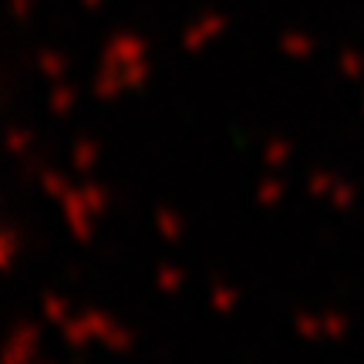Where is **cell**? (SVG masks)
Segmentation results:
<instances>
[{
	"instance_id": "9c48e42d",
	"label": "cell",
	"mask_w": 364,
	"mask_h": 364,
	"mask_svg": "<svg viewBox=\"0 0 364 364\" xmlns=\"http://www.w3.org/2000/svg\"><path fill=\"white\" fill-rule=\"evenodd\" d=\"M81 193H85V203H88V209L95 213V220L105 216V209H108V193H105L102 186H85Z\"/></svg>"
},
{
	"instance_id": "ffe728a7",
	"label": "cell",
	"mask_w": 364,
	"mask_h": 364,
	"mask_svg": "<svg viewBox=\"0 0 364 364\" xmlns=\"http://www.w3.org/2000/svg\"><path fill=\"white\" fill-rule=\"evenodd\" d=\"M38 364H51V361H38Z\"/></svg>"
},
{
	"instance_id": "2e32d148",
	"label": "cell",
	"mask_w": 364,
	"mask_h": 364,
	"mask_svg": "<svg viewBox=\"0 0 364 364\" xmlns=\"http://www.w3.org/2000/svg\"><path fill=\"white\" fill-rule=\"evenodd\" d=\"M331 196H334V206H338V209H348L354 203V196H358V193H354V186H348V182H338Z\"/></svg>"
},
{
	"instance_id": "d6986e66",
	"label": "cell",
	"mask_w": 364,
	"mask_h": 364,
	"mask_svg": "<svg viewBox=\"0 0 364 364\" xmlns=\"http://www.w3.org/2000/svg\"><path fill=\"white\" fill-rule=\"evenodd\" d=\"M71 102H75V91H58V95L51 98V105H54V112H58V115H65L68 108H71Z\"/></svg>"
},
{
	"instance_id": "7a4b0ae2",
	"label": "cell",
	"mask_w": 364,
	"mask_h": 364,
	"mask_svg": "<svg viewBox=\"0 0 364 364\" xmlns=\"http://www.w3.org/2000/svg\"><path fill=\"white\" fill-rule=\"evenodd\" d=\"M38 348H41L38 327H34V324H21L17 331H14V338L7 341V354H4V361L34 364V358H38Z\"/></svg>"
},
{
	"instance_id": "5b68a950",
	"label": "cell",
	"mask_w": 364,
	"mask_h": 364,
	"mask_svg": "<svg viewBox=\"0 0 364 364\" xmlns=\"http://www.w3.org/2000/svg\"><path fill=\"white\" fill-rule=\"evenodd\" d=\"M297 334L307 341L324 338V317H311V314H297Z\"/></svg>"
},
{
	"instance_id": "8992f818",
	"label": "cell",
	"mask_w": 364,
	"mask_h": 364,
	"mask_svg": "<svg viewBox=\"0 0 364 364\" xmlns=\"http://www.w3.org/2000/svg\"><path fill=\"white\" fill-rule=\"evenodd\" d=\"M159 230H162V236H166L169 243H176L182 236V220L172 209H159Z\"/></svg>"
},
{
	"instance_id": "8fae6325",
	"label": "cell",
	"mask_w": 364,
	"mask_h": 364,
	"mask_svg": "<svg viewBox=\"0 0 364 364\" xmlns=\"http://www.w3.org/2000/svg\"><path fill=\"white\" fill-rule=\"evenodd\" d=\"M290 152H294V145L287 142V139H273V142L267 145V166H270V169H277V166H284Z\"/></svg>"
},
{
	"instance_id": "30bf717a",
	"label": "cell",
	"mask_w": 364,
	"mask_h": 364,
	"mask_svg": "<svg viewBox=\"0 0 364 364\" xmlns=\"http://www.w3.org/2000/svg\"><path fill=\"white\" fill-rule=\"evenodd\" d=\"M41 186H44L48 196H54V199H65V196L71 193V186L65 182L61 172H41Z\"/></svg>"
},
{
	"instance_id": "5bb4252c",
	"label": "cell",
	"mask_w": 364,
	"mask_h": 364,
	"mask_svg": "<svg viewBox=\"0 0 364 364\" xmlns=\"http://www.w3.org/2000/svg\"><path fill=\"white\" fill-rule=\"evenodd\" d=\"M334 186H338V179H334L331 172H314L311 176V193L314 196H331Z\"/></svg>"
},
{
	"instance_id": "44dd1931",
	"label": "cell",
	"mask_w": 364,
	"mask_h": 364,
	"mask_svg": "<svg viewBox=\"0 0 364 364\" xmlns=\"http://www.w3.org/2000/svg\"><path fill=\"white\" fill-rule=\"evenodd\" d=\"M4 364H14V361H4Z\"/></svg>"
},
{
	"instance_id": "6da1fadb",
	"label": "cell",
	"mask_w": 364,
	"mask_h": 364,
	"mask_svg": "<svg viewBox=\"0 0 364 364\" xmlns=\"http://www.w3.org/2000/svg\"><path fill=\"white\" fill-rule=\"evenodd\" d=\"M61 206H65V216H68L71 233L78 236L81 243H88V240H91V220H95V213H91L88 203H85V193H81V189H71V193L61 199Z\"/></svg>"
},
{
	"instance_id": "ba28073f",
	"label": "cell",
	"mask_w": 364,
	"mask_h": 364,
	"mask_svg": "<svg viewBox=\"0 0 364 364\" xmlns=\"http://www.w3.org/2000/svg\"><path fill=\"white\" fill-rule=\"evenodd\" d=\"M348 327H351V321L344 317V314H324V338L331 341H341L344 334H348Z\"/></svg>"
},
{
	"instance_id": "4fadbf2b",
	"label": "cell",
	"mask_w": 364,
	"mask_h": 364,
	"mask_svg": "<svg viewBox=\"0 0 364 364\" xmlns=\"http://www.w3.org/2000/svg\"><path fill=\"white\" fill-rule=\"evenodd\" d=\"M159 287H162L166 294H176L182 287V270H176V267H159Z\"/></svg>"
},
{
	"instance_id": "ac0fdd59",
	"label": "cell",
	"mask_w": 364,
	"mask_h": 364,
	"mask_svg": "<svg viewBox=\"0 0 364 364\" xmlns=\"http://www.w3.org/2000/svg\"><path fill=\"white\" fill-rule=\"evenodd\" d=\"M31 145V132H11V139H7V149H11L14 156H24V149Z\"/></svg>"
},
{
	"instance_id": "52a82bcc",
	"label": "cell",
	"mask_w": 364,
	"mask_h": 364,
	"mask_svg": "<svg viewBox=\"0 0 364 364\" xmlns=\"http://www.w3.org/2000/svg\"><path fill=\"white\" fill-rule=\"evenodd\" d=\"M236 300H240V294H236L233 287H223V284L213 287V307H216L220 314H230V311H233Z\"/></svg>"
},
{
	"instance_id": "7c38bea8",
	"label": "cell",
	"mask_w": 364,
	"mask_h": 364,
	"mask_svg": "<svg viewBox=\"0 0 364 364\" xmlns=\"http://www.w3.org/2000/svg\"><path fill=\"white\" fill-rule=\"evenodd\" d=\"M44 314H48V321H54V324H65L68 321V304L61 297L48 294V300H44Z\"/></svg>"
},
{
	"instance_id": "277c9868",
	"label": "cell",
	"mask_w": 364,
	"mask_h": 364,
	"mask_svg": "<svg viewBox=\"0 0 364 364\" xmlns=\"http://www.w3.org/2000/svg\"><path fill=\"white\" fill-rule=\"evenodd\" d=\"M98 142H91V139H81L78 145H75V152H71V159H75V169L78 172H88L95 162H98Z\"/></svg>"
},
{
	"instance_id": "e0dca14e",
	"label": "cell",
	"mask_w": 364,
	"mask_h": 364,
	"mask_svg": "<svg viewBox=\"0 0 364 364\" xmlns=\"http://www.w3.org/2000/svg\"><path fill=\"white\" fill-rule=\"evenodd\" d=\"M17 247H21L17 233H14V230H7V233H4V267H7V270L14 267V253H17Z\"/></svg>"
},
{
	"instance_id": "9a60e30c",
	"label": "cell",
	"mask_w": 364,
	"mask_h": 364,
	"mask_svg": "<svg viewBox=\"0 0 364 364\" xmlns=\"http://www.w3.org/2000/svg\"><path fill=\"white\" fill-rule=\"evenodd\" d=\"M280 196H284V182H263L260 186V206H273V203H280Z\"/></svg>"
},
{
	"instance_id": "3957f363",
	"label": "cell",
	"mask_w": 364,
	"mask_h": 364,
	"mask_svg": "<svg viewBox=\"0 0 364 364\" xmlns=\"http://www.w3.org/2000/svg\"><path fill=\"white\" fill-rule=\"evenodd\" d=\"M65 341L71 344V348H85L95 334H91V324H88V314H81V317H71V321H65Z\"/></svg>"
}]
</instances>
